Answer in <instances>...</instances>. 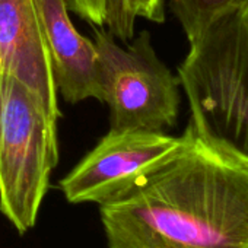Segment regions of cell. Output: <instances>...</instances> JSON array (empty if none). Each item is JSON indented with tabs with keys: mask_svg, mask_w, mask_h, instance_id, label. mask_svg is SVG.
<instances>
[{
	"mask_svg": "<svg viewBox=\"0 0 248 248\" xmlns=\"http://www.w3.org/2000/svg\"><path fill=\"white\" fill-rule=\"evenodd\" d=\"M138 18L158 24L164 22V0H105L104 25L115 38L121 41L132 40Z\"/></svg>",
	"mask_w": 248,
	"mask_h": 248,
	"instance_id": "obj_9",
	"label": "cell"
},
{
	"mask_svg": "<svg viewBox=\"0 0 248 248\" xmlns=\"http://www.w3.org/2000/svg\"><path fill=\"white\" fill-rule=\"evenodd\" d=\"M108 248H248V158L199 135L99 206Z\"/></svg>",
	"mask_w": 248,
	"mask_h": 248,
	"instance_id": "obj_1",
	"label": "cell"
},
{
	"mask_svg": "<svg viewBox=\"0 0 248 248\" xmlns=\"http://www.w3.org/2000/svg\"><path fill=\"white\" fill-rule=\"evenodd\" d=\"M57 93L69 104L99 99L98 51L69 16L66 0H35Z\"/></svg>",
	"mask_w": 248,
	"mask_h": 248,
	"instance_id": "obj_7",
	"label": "cell"
},
{
	"mask_svg": "<svg viewBox=\"0 0 248 248\" xmlns=\"http://www.w3.org/2000/svg\"><path fill=\"white\" fill-rule=\"evenodd\" d=\"M57 162V120L32 91L0 72V212L19 235L35 226Z\"/></svg>",
	"mask_w": 248,
	"mask_h": 248,
	"instance_id": "obj_3",
	"label": "cell"
},
{
	"mask_svg": "<svg viewBox=\"0 0 248 248\" xmlns=\"http://www.w3.org/2000/svg\"><path fill=\"white\" fill-rule=\"evenodd\" d=\"M181 142L165 132L109 130L60 181L72 204L115 200L161 164Z\"/></svg>",
	"mask_w": 248,
	"mask_h": 248,
	"instance_id": "obj_5",
	"label": "cell"
},
{
	"mask_svg": "<svg viewBox=\"0 0 248 248\" xmlns=\"http://www.w3.org/2000/svg\"><path fill=\"white\" fill-rule=\"evenodd\" d=\"M99 101L109 109V130L165 132L175 126L180 80L158 57L148 31L127 47L102 27L93 30Z\"/></svg>",
	"mask_w": 248,
	"mask_h": 248,
	"instance_id": "obj_4",
	"label": "cell"
},
{
	"mask_svg": "<svg viewBox=\"0 0 248 248\" xmlns=\"http://www.w3.org/2000/svg\"><path fill=\"white\" fill-rule=\"evenodd\" d=\"M70 11L93 27H104L105 0H66Z\"/></svg>",
	"mask_w": 248,
	"mask_h": 248,
	"instance_id": "obj_10",
	"label": "cell"
},
{
	"mask_svg": "<svg viewBox=\"0 0 248 248\" xmlns=\"http://www.w3.org/2000/svg\"><path fill=\"white\" fill-rule=\"evenodd\" d=\"M170 5L191 43L220 18L248 8V0H170Z\"/></svg>",
	"mask_w": 248,
	"mask_h": 248,
	"instance_id": "obj_8",
	"label": "cell"
},
{
	"mask_svg": "<svg viewBox=\"0 0 248 248\" xmlns=\"http://www.w3.org/2000/svg\"><path fill=\"white\" fill-rule=\"evenodd\" d=\"M178 80L190 126L248 158V8L220 18L190 43Z\"/></svg>",
	"mask_w": 248,
	"mask_h": 248,
	"instance_id": "obj_2",
	"label": "cell"
},
{
	"mask_svg": "<svg viewBox=\"0 0 248 248\" xmlns=\"http://www.w3.org/2000/svg\"><path fill=\"white\" fill-rule=\"evenodd\" d=\"M0 72L32 91L54 120L62 111L35 0H0Z\"/></svg>",
	"mask_w": 248,
	"mask_h": 248,
	"instance_id": "obj_6",
	"label": "cell"
}]
</instances>
